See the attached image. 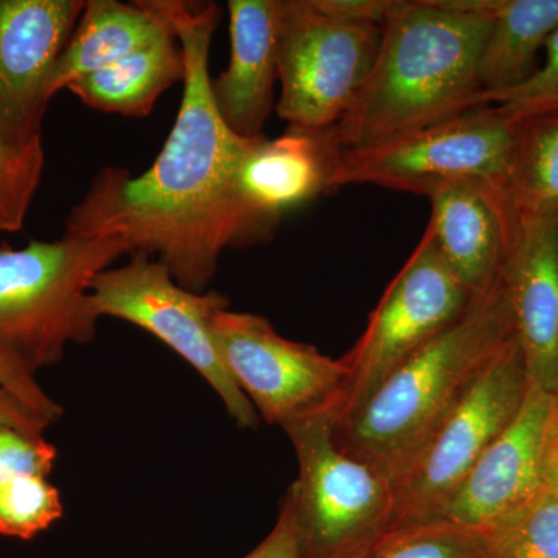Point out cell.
I'll list each match as a JSON object with an SVG mask.
<instances>
[{"instance_id":"obj_18","label":"cell","mask_w":558,"mask_h":558,"mask_svg":"<svg viewBox=\"0 0 558 558\" xmlns=\"http://www.w3.org/2000/svg\"><path fill=\"white\" fill-rule=\"evenodd\" d=\"M171 35L174 28L157 0H86V9L51 72L47 89L50 100L73 81Z\"/></svg>"},{"instance_id":"obj_28","label":"cell","mask_w":558,"mask_h":558,"mask_svg":"<svg viewBox=\"0 0 558 558\" xmlns=\"http://www.w3.org/2000/svg\"><path fill=\"white\" fill-rule=\"evenodd\" d=\"M0 387L9 389L36 413L49 418L51 424L60 421L62 407L44 391L36 374L24 362L0 348Z\"/></svg>"},{"instance_id":"obj_24","label":"cell","mask_w":558,"mask_h":558,"mask_svg":"<svg viewBox=\"0 0 558 558\" xmlns=\"http://www.w3.org/2000/svg\"><path fill=\"white\" fill-rule=\"evenodd\" d=\"M481 534L449 520L396 529L366 558H480Z\"/></svg>"},{"instance_id":"obj_2","label":"cell","mask_w":558,"mask_h":558,"mask_svg":"<svg viewBox=\"0 0 558 558\" xmlns=\"http://www.w3.org/2000/svg\"><path fill=\"white\" fill-rule=\"evenodd\" d=\"M492 0H392L379 53L347 113L323 131L333 156L376 148L480 108Z\"/></svg>"},{"instance_id":"obj_16","label":"cell","mask_w":558,"mask_h":558,"mask_svg":"<svg viewBox=\"0 0 558 558\" xmlns=\"http://www.w3.org/2000/svg\"><path fill=\"white\" fill-rule=\"evenodd\" d=\"M230 62L211 78L220 117L245 140L264 138L275 106L282 0H230Z\"/></svg>"},{"instance_id":"obj_9","label":"cell","mask_w":558,"mask_h":558,"mask_svg":"<svg viewBox=\"0 0 558 558\" xmlns=\"http://www.w3.org/2000/svg\"><path fill=\"white\" fill-rule=\"evenodd\" d=\"M472 301L425 230L371 314L365 332L341 357L347 380L333 427L357 414L402 363L458 322Z\"/></svg>"},{"instance_id":"obj_1","label":"cell","mask_w":558,"mask_h":558,"mask_svg":"<svg viewBox=\"0 0 558 558\" xmlns=\"http://www.w3.org/2000/svg\"><path fill=\"white\" fill-rule=\"evenodd\" d=\"M185 58L178 119L148 171L106 167L65 218V234L117 238L132 253L157 256L182 288L207 292L223 250L263 238L236 191L241 161L255 140L241 138L211 94L209 49L215 2L157 0Z\"/></svg>"},{"instance_id":"obj_23","label":"cell","mask_w":558,"mask_h":558,"mask_svg":"<svg viewBox=\"0 0 558 558\" xmlns=\"http://www.w3.org/2000/svg\"><path fill=\"white\" fill-rule=\"evenodd\" d=\"M64 515L61 494L44 476L0 480V535L33 539Z\"/></svg>"},{"instance_id":"obj_7","label":"cell","mask_w":558,"mask_h":558,"mask_svg":"<svg viewBox=\"0 0 558 558\" xmlns=\"http://www.w3.org/2000/svg\"><path fill=\"white\" fill-rule=\"evenodd\" d=\"M521 117L484 105L384 145L336 157L330 191L374 185L429 196L459 180H486L508 191Z\"/></svg>"},{"instance_id":"obj_20","label":"cell","mask_w":558,"mask_h":558,"mask_svg":"<svg viewBox=\"0 0 558 558\" xmlns=\"http://www.w3.org/2000/svg\"><path fill=\"white\" fill-rule=\"evenodd\" d=\"M185 78V58L178 36L135 51L116 64L69 84L68 89L87 108L143 119L157 100Z\"/></svg>"},{"instance_id":"obj_26","label":"cell","mask_w":558,"mask_h":558,"mask_svg":"<svg viewBox=\"0 0 558 558\" xmlns=\"http://www.w3.org/2000/svg\"><path fill=\"white\" fill-rule=\"evenodd\" d=\"M546 58L537 72L523 86L499 95L492 105L502 108L517 117L558 110V27L546 40Z\"/></svg>"},{"instance_id":"obj_8","label":"cell","mask_w":558,"mask_h":558,"mask_svg":"<svg viewBox=\"0 0 558 558\" xmlns=\"http://www.w3.org/2000/svg\"><path fill=\"white\" fill-rule=\"evenodd\" d=\"M90 300L98 317L124 319L170 347L211 385L241 428L258 425V413L231 376L213 333V318L229 307L222 293L182 288L163 263L137 252L124 266L92 279Z\"/></svg>"},{"instance_id":"obj_27","label":"cell","mask_w":558,"mask_h":558,"mask_svg":"<svg viewBox=\"0 0 558 558\" xmlns=\"http://www.w3.org/2000/svg\"><path fill=\"white\" fill-rule=\"evenodd\" d=\"M58 451L44 436L0 428V480L35 475L49 478Z\"/></svg>"},{"instance_id":"obj_17","label":"cell","mask_w":558,"mask_h":558,"mask_svg":"<svg viewBox=\"0 0 558 558\" xmlns=\"http://www.w3.org/2000/svg\"><path fill=\"white\" fill-rule=\"evenodd\" d=\"M336 156L323 131L288 126L274 140H255L241 161L236 191L264 233L292 209L329 193Z\"/></svg>"},{"instance_id":"obj_11","label":"cell","mask_w":558,"mask_h":558,"mask_svg":"<svg viewBox=\"0 0 558 558\" xmlns=\"http://www.w3.org/2000/svg\"><path fill=\"white\" fill-rule=\"evenodd\" d=\"M211 328L231 376L267 424L289 432L333 417L347 380L343 360L286 339L269 319L248 312L219 311Z\"/></svg>"},{"instance_id":"obj_13","label":"cell","mask_w":558,"mask_h":558,"mask_svg":"<svg viewBox=\"0 0 558 558\" xmlns=\"http://www.w3.org/2000/svg\"><path fill=\"white\" fill-rule=\"evenodd\" d=\"M427 230L454 278L470 295L506 279L519 245L521 219L508 191L486 180H459L428 196Z\"/></svg>"},{"instance_id":"obj_5","label":"cell","mask_w":558,"mask_h":558,"mask_svg":"<svg viewBox=\"0 0 558 558\" xmlns=\"http://www.w3.org/2000/svg\"><path fill=\"white\" fill-rule=\"evenodd\" d=\"M392 0H282L278 117L328 131L347 113L377 53Z\"/></svg>"},{"instance_id":"obj_14","label":"cell","mask_w":558,"mask_h":558,"mask_svg":"<svg viewBox=\"0 0 558 558\" xmlns=\"http://www.w3.org/2000/svg\"><path fill=\"white\" fill-rule=\"evenodd\" d=\"M554 403L531 384L520 413L473 465L440 519L483 531L545 490L543 438Z\"/></svg>"},{"instance_id":"obj_31","label":"cell","mask_w":558,"mask_h":558,"mask_svg":"<svg viewBox=\"0 0 558 558\" xmlns=\"http://www.w3.org/2000/svg\"><path fill=\"white\" fill-rule=\"evenodd\" d=\"M542 476L543 487L558 501V402L550 411L543 438Z\"/></svg>"},{"instance_id":"obj_30","label":"cell","mask_w":558,"mask_h":558,"mask_svg":"<svg viewBox=\"0 0 558 558\" xmlns=\"http://www.w3.org/2000/svg\"><path fill=\"white\" fill-rule=\"evenodd\" d=\"M51 422L22 402L9 389L0 387V428H14L28 435L44 436Z\"/></svg>"},{"instance_id":"obj_3","label":"cell","mask_w":558,"mask_h":558,"mask_svg":"<svg viewBox=\"0 0 558 558\" xmlns=\"http://www.w3.org/2000/svg\"><path fill=\"white\" fill-rule=\"evenodd\" d=\"M515 333L505 279L475 296L465 314L402 363L357 414L333 427L337 446L398 483Z\"/></svg>"},{"instance_id":"obj_19","label":"cell","mask_w":558,"mask_h":558,"mask_svg":"<svg viewBox=\"0 0 558 558\" xmlns=\"http://www.w3.org/2000/svg\"><path fill=\"white\" fill-rule=\"evenodd\" d=\"M558 27V0H492V28L478 62L480 105L523 86Z\"/></svg>"},{"instance_id":"obj_22","label":"cell","mask_w":558,"mask_h":558,"mask_svg":"<svg viewBox=\"0 0 558 558\" xmlns=\"http://www.w3.org/2000/svg\"><path fill=\"white\" fill-rule=\"evenodd\" d=\"M481 534L480 558H558V501L543 490Z\"/></svg>"},{"instance_id":"obj_15","label":"cell","mask_w":558,"mask_h":558,"mask_svg":"<svg viewBox=\"0 0 558 558\" xmlns=\"http://www.w3.org/2000/svg\"><path fill=\"white\" fill-rule=\"evenodd\" d=\"M508 286L531 384L558 402V207L520 216Z\"/></svg>"},{"instance_id":"obj_29","label":"cell","mask_w":558,"mask_h":558,"mask_svg":"<svg viewBox=\"0 0 558 558\" xmlns=\"http://www.w3.org/2000/svg\"><path fill=\"white\" fill-rule=\"evenodd\" d=\"M244 558H301L299 529L288 495L282 499L277 523L269 535Z\"/></svg>"},{"instance_id":"obj_21","label":"cell","mask_w":558,"mask_h":558,"mask_svg":"<svg viewBox=\"0 0 558 558\" xmlns=\"http://www.w3.org/2000/svg\"><path fill=\"white\" fill-rule=\"evenodd\" d=\"M508 193L520 216L558 207V110L521 117Z\"/></svg>"},{"instance_id":"obj_6","label":"cell","mask_w":558,"mask_h":558,"mask_svg":"<svg viewBox=\"0 0 558 558\" xmlns=\"http://www.w3.org/2000/svg\"><path fill=\"white\" fill-rule=\"evenodd\" d=\"M299 476L286 492L301 558H366L391 531L395 484L341 450L330 416L290 428Z\"/></svg>"},{"instance_id":"obj_25","label":"cell","mask_w":558,"mask_h":558,"mask_svg":"<svg viewBox=\"0 0 558 558\" xmlns=\"http://www.w3.org/2000/svg\"><path fill=\"white\" fill-rule=\"evenodd\" d=\"M44 167L43 143L14 146L0 137V233L24 229L43 182Z\"/></svg>"},{"instance_id":"obj_12","label":"cell","mask_w":558,"mask_h":558,"mask_svg":"<svg viewBox=\"0 0 558 558\" xmlns=\"http://www.w3.org/2000/svg\"><path fill=\"white\" fill-rule=\"evenodd\" d=\"M86 0H0V137L43 143L51 72Z\"/></svg>"},{"instance_id":"obj_10","label":"cell","mask_w":558,"mask_h":558,"mask_svg":"<svg viewBox=\"0 0 558 558\" xmlns=\"http://www.w3.org/2000/svg\"><path fill=\"white\" fill-rule=\"evenodd\" d=\"M529 388L526 362L515 333L395 484L389 532L442 517L470 470L520 413Z\"/></svg>"},{"instance_id":"obj_4","label":"cell","mask_w":558,"mask_h":558,"mask_svg":"<svg viewBox=\"0 0 558 558\" xmlns=\"http://www.w3.org/2000/svg\"><path fill=\"white\" fill-rule=\"evenodd\" d=\"M130 250L117 238L65 234L32 240L24 248L0 244V348L33 371L64 359L70 343L97 337L92 279Z\"/></svg>"}]
</instances>
